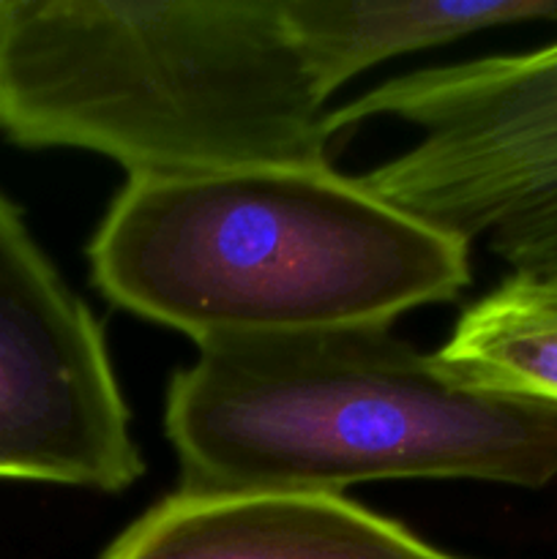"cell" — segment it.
Masks as SVG:
<instances>
[{"label": "cell", "mask_w": 557, "mask_h": 559, "mask_svg": "<svg viewBox=\"0 0 557 559\" xmlns=\"http://www.w3.org/2000/svg\"><path fill=\"white\" fill-rule=\"evenodd\" d=\"M167 437L191 495H336L464 478L557 480V402L481 385L388 325L227 336L169 382Z\"/></svg>", "instance_id": "6da1fadb"}, {"label": "cell", "mask_w": 557, "mask_h": 559, "mask_svg": "<svg viewBox=\"0 0 557 559\" xmlns=\"http://www.w3.org/2000/svg\"><path fill=\"white\" fill-rule=\"evenodd\" d=\"M284 0H0V134L131 178L331 167Z\"/></svg>", "instance_id": "7a4b0ae2"}, {"label": "cell", "mask_w": 557, "mask_h": 559, "mask_svg": "<svg viewBox=\"0 0 557 559\" xmlns=\"http://www.w3.org/2000/svg\"><path fill=\"white\" fill-rule=\"evenodd\" d=\"M87 257L115 306L197 347L391 325L470 284V246L331 167L129 178Z\"/></svg>", "instance_id": "3957f363"}, {"label": "cell", "mask_w": 557, "mask_h": 559, "mask_svg": "<svg viewBox=\"0 0 557 559\" xmlns=\"http://www.w3.org/2000/svg\"><path fill=\"white\" fill-rule=\"evenodd\" d=\"M377 118L420 136L360 175L371 194L513 271H557V38L382 82L331 109L328 136Z\"/></svg>", "instance_id": "277c9868"}, {"label": "cell", "mask_w": 557, "mask_h": 559, "mask_svg": "<svg viewBox=\"0 0 557 559\" xmlns=\"http://www.w3.org/2000/svg\"><path fill=\"white\" fill-rule=\"evenodd\" d=\"M140 475L102 328L0 194V480L123 491Z\"/></svg>", "instance_id": "5b68a950"}, {"label": "cell", "mask_w": 557, "mask_h": 559, "mask_svg": "<svg viewBox=\"0 0 557 559\" xmlns=\"http://www.w3.org/2000/svg\"><path fill=\"white\" fill-rule=\"evenodd\" d=\"M102 559H459L336 495L178 491Z\"/></svg>", "instance_id": "8992f818"}, {"label": "cell", "mask_w": 557, "mask_h": 559, "mask_svg": "<svg viewBox=\"0 0 557 559\" xmlns=\"http://www.w3.org/2000/svg\"><path fill=\"white\" fill-rule=\"evenodd\" d=\"M289 31L328 98L360 71L470 33L552 20L557 0H284Z\"/></svg>", "instance_id": "52a82bcc"}, {"label": "cell", "mask_w": 557, "mask_h": 559, "mask_svg": "<svg viewBox=\"0 0 557 559\" xmlns=\"http://www.w3.org/2000/svg\"><path fill=\"white\" fill-rule=\"evenodd\" d=\"M437 358L481 385L557 402V271H513L462 311Z\"/></svg>", "instance_id": "ba28073f"}]
</instances>
